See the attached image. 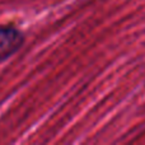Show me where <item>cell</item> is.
<instances>
[{"label": "cell", "instance_id": "obj_1", "mask_svg": "<svg viewBox=\"0 0 145 145\" xmlns=\"http://www.w3.org/2000/svg\"><path fill=\"white\" fill-rule=\"evenodd\" d=\"M24 42V35L14 25L0 27V61L13 56Z\"/></svg>", "mask_w": 145, "mask_h": 145}]
</instances>
